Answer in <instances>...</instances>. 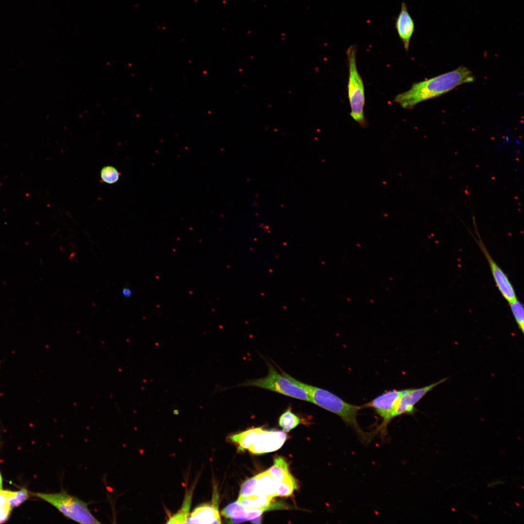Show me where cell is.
<instances>
[{"label": "cell", "mask_w": 524, "mask_h": 524, "mask_svg": "<svg viewBox=\"0 0 524 524\" xmlns=\"http://www.w3.org/2000/svg\"><path fill=\"white\" fill-rule=\"evenodd\" d=\"M2 490V479L1 475L0 472V490Z\"/></svg>", "instance_id": "cell-27"}, {"label": "cell", "mask_w": 524, "mask_h": 524, "mask_svg": "<svg viewBox=\"0 0 524 524\" xmlns=\"http://www.w3.org/2000/svg\"><path fill=\"white\" fill-rule=\"evenodd\" d=\"M405 389L393 390L385 392L370 402L361 406L362 408H371L382 419L379 429L384 433L389 422L393 419V414L396 404Z\"/></svg>", "instance_id": "cell-6"}, {"label": "cell", "mask_w": 524, "mask_h": 524, "mask_svg": "<svg viewBox=\"0 0 524 524\" xmlns=\"http://www.w3.org/2000/svg\"><path fill=\"white\" fill-rule=\"evenodd\" d=\"M57 508L64 516L81 524H100L91 513L88 504L77 497L61 490L59 492L32 493Z\"/></svg>", "instance_id": "cell-4"}, {"label": "cell", "mask_w": 524, "mask_h": 524, "mask_svg": "<svg viewBox=\"0 0 524 524\" xmlns=\"http://www.w3.org/2000/svg\"><path fill=\"white\" fill-rule=\"evenodd\" d=\"M261 516L251 520V522L254 524H260L261 523Z\"/></svg>", "instance_id": "cell-26"}, {"label": "cell", "mask_w": 524, "mask_h": 524, "mask_svg": "<svg viewBox=\"0 0 524 524\" xmlns=\"http://www.w3.org/2000/svg\"><path fill=\"white\" fill-rule=\"evenodd\" d=\"M286 439V434L283 431L262 430L248 449L254 454L273 452L279 449Z\"/></svg>", "instance_id": "cell-9"}, {"label": "cell", "mask_w": 524, "mask_h": 524, "mask_svg": "<svg viewBox=\"0 0 524 524\" xmlns=\"http://www.w3.org/2000/svg\"><path fill=\"white\" fill-rule=\"evenodd\" d=\"M395 28L405 51L409 49L410 41L415 32V23L405 2H403L395 22Z\"/></svg>", "instance_id": "cell-10"}, {"label": "cell", "mask_w": 524, "mask_h": 524, "mask_svg": "<svg viewBox=\"0 0 524 524\" xmlns=\"http://www.w3.org/2000/svg\"><path fill=\"white\" fill-rule=\"evenodd\" d=\"M210 504H205L196 508L188 517L189 524H220L221 518L218 508V500Z\"/></svg>", "instance_id": "cell-11"}, {"label": "cell", "mask_w": 524, "mask_h": 524, "mask_svg": "<svg viewBox=\"0 0 524 524\" xmlns=\"http://www.w3.org/2000/svg\"><path fill=\"white\" fill-rule=\"evenodd\" d=\"M449 377H445L429 385L419 388L405 389L400 397L394 408L393 418L405 414L412 415L416 411L415 405L429 392L439 384L444 382Z\"/></svg>", "instance_id": "cell-7"}, {"label": "cell", "mask_w": 524, "mask_h": 524, "mask_svg": "<svg viewBox=\"0 0 524 524\" xmlns=\"http://www.w3.org/2000/svg\"><path fill=\"white\" fill-rule=\"evenodd\" d=\"M191 496V494L190 493L186 495L182 508L178 512L170 518L167 522L168 524H185L187 523V519L189 517Z\"/></svg>", "instance_id": "cell-19"}, {"label": "cell", "mask_w": 524, "mask_h": 524, "mask_svg": "<svg viewBox=\"0 0 524 524\" xmlns=\"http://www.w3.org/2000/svg\"><path fill=\"white\" fill-rule=\"evenodd\" d=\"M28 497V491L25 489H22L17 491H9L8 502L10 507L12 508L14 507L20 505L24 502Z\"/></svg>", "instance_id": "cell-22"}, {"label": "cell", "mask_w": 524, "mask_h": 524, "mask_svg": "<svg viewBox=\"0 0 524 524\" xmlns=\"http://www.w3.org/2000/svg\"><path fill=\"white\" fill-rule=\"evenodd\" d=\"M357 47L355 45L349 46L346 50L348 66L347 95L351 110L350 116L359 125L364 127L366 125L364 114V86L357 65Z\"/></svg>", "instance_id": "cell-3"}, {"label": "cell", "mask_w": 524, "mask_h": 524, "mask_svg": "<svg viewBox=\"0 0 524 524\" xmlns=\"http://www.w3.org/2000/svg\"><path fill=\"white\" fill-rule=\"evenodd\" d=\"M262 430V427L251 428L232 435L230 440L237 444L238 450L242 451L248 448L255 442L259 433Z\"/></svg>", "instance_id": "cell-15"}, {"label": "cell", "mask_w": 524, "mask_h": 524, "mask_svg": "<svg viewBox=\"0 0 524 524\" xmlns=\"http://www.w3.org/2000/svg\"><path fill=\"white\" fill-rule=\"evenodd\" d=\"M297 489L296 481L290 474L282 481L278 483L275 496L288 497L294 491Z\"/></svg>", "instance_id": "cell-18"}, {"label": "cell", "mask_w": 524, "mask_h": 524, "mask_svg": "<svg viewBox=\"0 0 524 524\" xmlns=\"http://www.w3.org/2000/svg\"><path fill=\"white\" fill-rule=\"evenodd\" d=\"M273 495H250L246 497H239L237 502L248 508H259L267 511L271 509L286 508L285 505L280 502H272Z\"/></svg>", "instance_id": "cell-12"}, {"label": "cell", "mask_w": 524, "mask_h": 524, "mask_svg": "<svg viewBox=\"0 0 524 524\" xmlns=\"http://www.w3.org/2000/svg\"><path fill=\"white\" fill-rule=\"evenodd\" d=\"M301 422L300 418L294 413L291 408H288L279 417L278 425L285 432L295 428Z\"/></svg>", "instance_id": "cell-17"}, {"label": "cell", "mask_w": 524, "mask_h": 524, "mask_svg": "<svg viewBox=\"0 0 524 524\" xmlns=\"http://www.w3.org/2000/svg\"><path fill=\"white\" fill-rule=\"evenodd\" d=\"M120 173L114 166L108 165L104 166L100 171V177L102 180L108 184L116 182L119 179Z\"/></svg>", "instance_id": "cell-21"}, {"label": "cell", "mask_w": 524, "mask_h": 524, "mask_svg": "<svg viewBox=\"0 0 524 524\" xmlns=\"http://www.w3.org/2000/svg\"><path fill=\"white\" fill-rule=\"evenodd\" d=\"M257 476L252 477L246 480L242 485L239 497H246L252 495L254 493L257 482Z\"/></svg>", "instance_id": "cell-24"}, {"label": "cell", "mask_w": 524, "mask_h": 524, "mask_svg": "<svg viewBox=\"0 0 524 524\" xmlns=\"http://www.w3.org/2000/svg\"><path fill=\"white\" fill-rule=\"evenodd\" d=\"M510 310L517 326L522 333L524 331V310L521 303L516 298L509 303Z\"/></svg>", "instance_id": "cell-20"}, {"label": "cell", "mask_w": 524, "mask_h": 524, "mask_svg": "<svg viewBox=\"0 0 524 524\" xmlns=\"http://www.w3.org/2000/svg\"><path fill=\"white\" fill-rule=\"evenodd\" d=\"M248 509L236 501L228 505L222 510L221 513L229 520V523L238 524L247 521Z\"/></svg>", "instance_id": "cell-14"}, {"label": "cell", "mask_w": 524, "mask_h": 524, "mask_svg": "<svg viewBox=\"0 0 524 524\" xmlns=\"http://www.w3.org/2000/svg\"><path fill=\"white\" fill-rule=\"evenodd\" d=\"M281 373L307 393L311 402L339 416L355 431L362 442L366 443L370 442L371 435L365 432L357 422L358 411L362 408L361 406L348 403L327 390L299 381L282 370Z\"/></svg>", "instance_id": "cell-2"}, {"label": "cell", "mask_w": 524, "mask_h": 524, "mask_svg": "<svg viewBox=\"0 0 524 524\" xmlns=\"http://www.w3.org/2000/svg\"><path fill=\"white\" fill-rule=\"evenodd\" d=\"M122 294L125 297H129L131 296L132 292L130 288L124 287L122 290Z\"/></svg>", "instance_id": "cell-25"}, {"label": "cell", "mask_w": 524, "mask_h": 524, "mask_svg": "<svg viewBox=\"0 0 524 524\" xmlns=\"http://www.w3.org/2000/svg\"><path fill=\"white\" fill-rule=\"evenodd\" d=\"M8 491L0 490V523L7 519L12 509L8 502Z\"/></svg>", "instance_id": "cell-23"}, {"label": "cell", "mask_w": 524, "mask_h": 524, "mask_svg": "<svg viewBox=\"0 0 524 524\" xmlns=\"http://www.w3.org/2000/svg\"><path fill=\"white\" fill-rule=\"evenodd\" d=\"M478 238L475 241L488 262L496 286L503 297L510 303L517 298L513 286L507 275L492 259L479 235Z\"/></svg>", "instance_id": "cell-8"}, {"label": "cell", "mask_w": 524, "mask_h": 524, "mask_svg": "<svg viewBox=\"0 0 524 524\" xmlns=\"http://www.w3.org/2000/svg\"><path fill=\"white\" fill-rule=\"evenodd\" d=\"M268 373L263 378L247 380L240 386H253L267 389L291 397L310 402L307 393L294 383L282 373H279L274 366L268 364Z\"/></svg>", "instance_id": "cell-5"}, {"label": "cell", "mask_w": 524, "mask_h": 524, "mask_svg": "<svg viewBox=\"0 0 524 524\" xmlns=\"http://www.w3.org/2000/svg\"><path fill=\"white\" fill-rule=\"evenodd\" d=\"M257 477L254 493L256 495L275 496L278 483L271 476L268 471L256 475Z\"/></svg>", "instance_id": "cell-13"}, {"label": "cell", "mask_w": 524, "mask_h": 524, "mask_svg": "<svg viewBox=\"0 0 524 524\" xmlns=\"http://www.w3.org/2000/svg\"><path fill=\"white\" fill-rule=\"evenodd\" d=\"M472 71L460 66L457 69L413 84L408 90L396 95L393 101L404 109H412L418 103L440 96L456 87L475 81Z\"/></svg>", "instance_id": "cell-1"}, {"label": "cell", "mask_w": 524, "mask_h": 524, "mask_svg": "<svg viewBox=\"0 0 524 524\" xmlns=\"http://www.w3.org/2000/svg\"><path fill=\"white\" fill-rule=\"evenodd\" d=\"M267 471L278 483L290 474L287 462L280 457L274 459L273 465Z\"/></svg>", "instance_id": "cell-16"}]
</instances>
